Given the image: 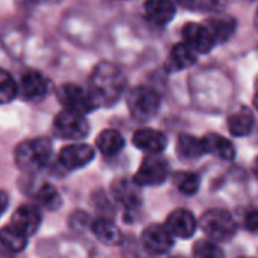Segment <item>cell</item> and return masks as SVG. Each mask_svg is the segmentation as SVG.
Wrapping results in <instances>:
<instances>
[{"mask_svg": "<svg viewBox=\"0 0 258 258\" xmlns=\"http://www.w3.org/2000/svg\"><path fill=\"white\" fill-rule=\"evenodd\" d=\"M8 204H10V199H8V195L5 191L0 190V216H2L7 208H8Z\"/></svg>", "mask_w": 258, "mask_h": 258, "instance_id": "31", "label": "cell"}, {"mask_svg": "<svg viewBox=\"0 0 258 258\" xmlns=\"http://www.w3.org/2000/svg\"><path fill=\"white\" fill-rule=\"evenodd\" d=\"M169 176V164L158 155H149L140 164L134 182L137 185H160Z\"/></svg>", "mask_w": 258, "mask_h": 258, "instance_id": "7", "label": "cell"}, {"mask_svg": "<svg viewBox=\"0 0 258 258\" xmlns=\"http://www.w3.org/2000/svg\"><path fill=\"white\" fill-rule=\"evenodd\" d=\"M133 143L140 151H145L151 155H157L166 149L167 139L161 131H157V129L152 127H143L136 131L133 137Z\"/></svg>", "mask_w": 258, "mask_h": 258, "instance_id": "15", "label": "cell"}, {"mask_svg": "<svg viewBox=\"0 0 258 258\" xmlns=\"http://www.w3.org/2000/svg\"><path fill=\"white\" fill-rule=\"evenodd\" d=\"M176 154L182 160H198L201 158L205 151L202 145V139H196L188 134L179 136L176 142Z\"/></svg>", "mask_w": 258, "mask_h": 258, "instance_id": "22", "label": "cell"}, {"mask_svg": "<svg viewBox=\"0 0 258 258\" xmlns=\"http://www.w3.org/2000/svg\"><path fill=\"white\" fill-rule=\"evenodd\" d=\"M198 59V55L184 43H178L172 47L169 58L166 61V69L169 72H179L193 66Z\"/></svg>", "mask_w": 258, "mask_h": 258, "instance_id": "17", "label": "cell"}, {"mask_svg": "<svg viewBox=\"0 0 258 258\" xmlns=\"http://www.w3.org/2000/svg\"><path fill=\"white\" fill-rule=\"evenodd\" d=\"M253 173H255V176H256V179H258V157H256V160H255V163H253Z\"/></svg>", "mask_w": 258, "mask_h": 258, "instance_id": "32", "label": "cell"}, {"mask_svg": "<svg viewBox=\"0 0 258 258\" xmlns=\"http://www.w3.org/2000/svg\"><path fill=\"white\" fill-rule=\"evenodd\" d=\"M53 129L58 134V137L66 139V140H81L87 137L90 133V124L85 118V115L62 109L53 121Z\"/></svg>", "mask_w": 258, "mask_h": 258, "instance_id": "5", "label": "cell"}, {"mask_svg": "<svg viewBox=\"0 0 258 258\" xmlns=\"http://www.w3.org/2000/svg\"><path fill=\"white\" fill-rule=\"evenodd\" d=\"M244 226L250 232H258V210H250L246 213Z\"/></svg>", "mask_w": 258, "mask_h": 258, "instance_id": "30", "label": "cell"}, {"mask_svg": "<svg viewBox=\"0 0 258 258\" xmlns=\"http://www.w3.org/2000/svg\"><path fill=\"white\" fill-rule=\"evenodd\" d=\"M182 38L184 44H187L196 55L198 53H208L214 46L216 41L205 25L201 23H187L182 28Z\"/></svg>", "mask_w": 258, "mask_h": 258, "instance_id": "9", "label": "cell"}, {"mask_svg": "<svg viewBox=\"0 0 258 258\" xmlns=\"http://www.w3.org/2000/svg\"><path fill=\"white\" fill-rule=\"evenodd\" d=\"M175 2L185 10L196 13H216L226 5V0H175Z\"/></svg>", "mask_w": 258, "mask_h": 258, "instance_id": "25", "label": "cell"}, {"mask_svg": "<svg viewBox=\"0 0 258 258\" xmlns=\"http://www.w3.org/2000/svg\"><path fill=\"white\" fill-rule=\"evenodd\" d=\"M37 201L40 202L41 207H44L47 210H53V211L58 210L61 207V204H62V198H61L59 191L53 185H50V184H44L38 190Z\"/></svg>", "mask_w": 258, "mask_h": 258, "instance_id": "27", "label": "cell"}, {"mask_svg": "<svg viewBox=\"0 0 258 258\" xmlns=\"http://www.w3.org/2000/svg\"><path fill=\"white\" fill-rule=\"evenodd\" d=\"M202 231L211 241H226L234 237L237 226L229 211L222 208L207 210L199 222Z\"/></svg>", "mask_w": 258, "mask_h": 258, "instance_id": "3", "label": "cell"}, {"mask_svg": "<svg viewBox=\"0 0 258 258\" xmlns=\"http://www.w3.org/2000/svg\"><path fill=\"white\" fill-rule=\"evenodd\" d=\"M205 26L208 28V31L211 32L216 44L217 43H223L226 40L231 38V35L235 31V20L232 17H216V19H210Z\"/></svg>", "mask_w": 258, "mask_h": 258, "instance_id": "23", "label": "cell"}, {"mask_svg": "<svg viewBox=\"0 0 258 258\" xmlns=\"http://www.w3.org/2000/svg\"><path fill=\"white\" fill-rule=\"evenodd\" d=\"M96 146L102 155L114 157L124 148V139L115 129H105L96 139Z\"/></svg>", "mask_w": 258, "mask_h": 258, "instance_id": "19", "label": "cell"}, {"mask_svg": "<svg viewBox=\"0 0 258 258\" xmlns=\"http://www.w3.org/2000/svg\"><path fill=\"white\" fill-rule=\"evenodd\" d=\"M40 223H41L40 208H37L35 205H22L13 214L10 225L29 238L38 229Z\"/></svg>", "mask_w": 258, "mask_h": 258, "instance_id": "14", "label": "cell"}, {"mask_svg": "<svg viewBox=\"0 0 258 258\" xmlns=\"http://www.w3.org/2000/svg\"><path fill=\"white\" fill-rule=\"evenodd\" d=\"M173 184L182 195L191 196L199 190V176L193 172H178L173 175Z\"/></svg>", "mask_w": 258, "mask_h": 258, "instance_id": "26", "label": "cell"}, {"mask_svg": "<svg viewBox=\"0 0 258 258\" xmlns=\"http://www.w3.org/2000/svg\"><path fill=\"white\" fill-rule=\"evenodd\" d=\"M255 28L258 31V8H256V13H255Z\"/></svg>", "mask_w": 258, "mask_h": 258, "instance_id": "34", "label": "cell"}, {"mask_svg": "<svg viewBox=\"0 0 258 258\" xmlns=\"http://www.w3.org/2000/svg\"><path fill=\"white\" fill-rule=\"evenodd\" d=\"M126 78L123 72L111 62H99L90 76V94L97 106H111L123 94Z\"/></svg>", "mask_w": 258, "mask_h": 258, "instance_id": "1", "label": "cell"}, {"mask_svg": "<svg viewBox=\"0 0 258 258\" xmlns=\"http://www.w3.org/2000/svg\"><path fill=\"white\" fill-rule=\"evenodd\" d=\"M195 258H225L222 247L211 240H198L193 246Z\"/></svg>", "mask_w": 258, "mask_h": 258, "instance_id": "28", "label": "cell"}, {"mask_svg": "<svg viewBox=\"0 0 258 258\" xmlns=\"http://www.w3.org/2000/svg\"><path fill=\"white\" fill-rule=\"evenodd\" d=\"M17 90L25 100H41L49 93V82L40 72L28 70L22 75Z\"/></svg>", "mask_w": 258, "mask_h": 258, "instance_id": "10", "label": "cell"}, {"mask_svg": "<svg viewBox=\"0 0 258 258\" xmlns=\"http://www.w3.org/2000/svg\"><path fill=\"white\" fill-rule=\"evenodd\" d=\"M145 19L155 26H166L176 14L175 0H146L143 5Z\"/></svg>", "mask_w": 258, "mask_h": 258, "instance_id": "11", "label": "cell"}, {"mask_svg": "<svg viewBox=\"0 0 258 258\" xmlns=\"http://www.w3.org/2000/svg\"><path fill=\"white\" fill-rule=\"evenodd\" d=\"M112 195L126 210H136L140 205V196L134 181H129L126 178L117 179L112 184Z\"/></svg>", "mask_w": 258, "mask_h": 258, "instance_id": "16", "label": "cell"}, {"mask_svg": "<svg viewBox=\"0 0 258 258\" xmlns=\"http://www.w3.org/2000/svg\"><path fill=\"white\" fill-rule=\"evenodd\" d=\"M0 243L11 252H20L28 244V237L17 231L14 226L7 225L0 229Z\"/></svg>", "mask_w": 258, "mask_h": 258, "instance_id": "24", "label": "cell"}, {"mask_svg": "<svg viewBox=\"0 0 258 258\" xmlns=\"http://www.w3.org/2000/svg\"><path fill=\"white\" fill-rule=\"evenodd\" d=\"M93 158H94V149L85 143L69 145L62 148L59 152V163L62 164V167L69 170L81 169L88 163H91Z\"/></svg>", "mask_w": 258, "mask_h": 258, "instance_id": "12", "label": "cell"}, {"mask_svg": "<svg viewBox=\"0 0 258 258\" xmlns=\"http://www.w3.org/2000/svg\"><path fill=\"white\" fill-rule=\"evenodd\" d=\"M127 108L131 115L140 121L152 118L161 103L160 94L148 87H136L127 94Z\"/></svg>", "mask_w": 258, "mask_h": 258, "instance_id": "4", "label": "cell"}, {"mask_svg": "<svg viewBox=\"0 0 258 258\" xmlns=\"http://www.w3.org/2000/svg\"><path fill=\"white\" fill-rule=\"evenodd\" d=\"M253 106L258 109V91H256V94L253 96Z\"/></svg>", "mask_w": 258, "mask_h": 258, "instance_id": "33", "label": "cell"}, {"mask_svg": "<svg viewBox=\"0 0 258 258\" xmlns=\"http://www.w3.org/2000/svg\"><path fill=\"white\" fill-rule=\"evenodd\" d=\"M228 129L234 137H246L253 129V115L249 109L241 108L228 117Z\"/></svg>", "mask_w": 258, "mask_h": 258, "instance_id": "20", "label": "cell"}, {"mask_svg": "<svg viewBox=\"0 0 258 258\" xmlns=\"http://www.w3.org/2000/svg\"><path fill=\"white\" fill-rule=\"evenodd\" d=\"M52 143L49 139H32L20 143L16 149V163L25 172H38L50 160Z\"/></svg>", "mask_w": 258, "mask_h": 258, "instance_id": "2", "label": "cell"}, {"mask_svg": "<svg viewBox=\"0 0 258 258\" xmlns=\"http://www.w3.org/2000/svg\"><path fill=\"white\" fill-rule=\"evenodd\" d=\"M202 145H204V151L205 154H211L220 160H232L235 157V149H234V145L219 136V134H208L202 139Z\"/></svg>", "mask_w": 258, "mask_h": 258, "instance_id": "18", "label": "cell"}, {"mask_svg": "<svg viewBox=\"0 0 258 258\" xmlns=\"http://www.w3.org/2000/svg\"><path fill=\"white\" fill-rule=\"evenodd\" d=\"M17 84L13 76L7 70L0 69V105L10 103L17 96Z\"/></svg>", "mask_w": 258, "mask_h": 258, "instance_id": "29", "label": "cell"}, {"mask_svg": "<svg viewBox=\"0 0 258 258\" xmlns=\"http://www.w3.org/2000/svg\"><path fill=\"white\" fill-rule=\"evenodd\" d=\"M166 228L169 229V232L173 237L190 238L198 228V222L191 211H188L185 208H178L169 214Z\"/></svg>", "mask_w": 258, "mask_h": 258, "instance_id": "13", "label": "cell"}, {"mask_svg": "<svg viewBox=\"0 0 258 258\" xmlns=\"http://www.w3.org/2000/svg\"><path fill=\"white\" fill-rule=\"evenodd\" d=\"M91 229H93V234L96 235V238H99L105 244L115 246L121 241V232H120L118 226L108 219L99 217L97 220L93 222Z\"/></svg>", "mask_w": 258, "mask_h": 258, "instance_id": "21", "label": "cell"}, {"mask_svg": "<svg viewBox=\"0 0 258 258\" xmlns=\"http://www.w3.org/2000/svg\"><path fill=\"white\" fill-rule=\"evenodd\" d=\"M142 244L149 253L161 255L172 249L173 235L164 225H149L142 232Z\"/></svg>", "mask_w": 258, "mask_h": 258, "instance_id": "8", "label": "cell"}, {"mask_svg": "<svg viewBox=\"0 0 258 258\" xmlns=\"http://www.w3.org/2000/svg\"><path fill=\"white\" fill-rule=\"evenodd\" d=\"M58 100L64 106V109L79 112L85 115L97 108L94 99L90 91L76 85V84H64L58 88Z\"/></svg>", "mask_w": 258, "mask_h": 258, "instance_id": "6", "label": "cell"}]
</instances>
